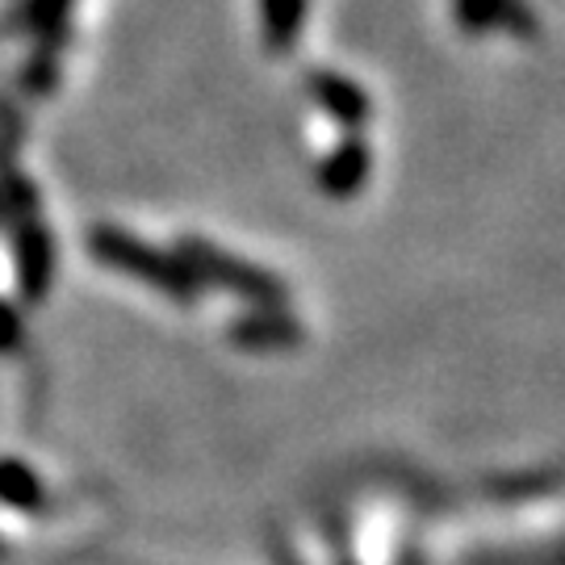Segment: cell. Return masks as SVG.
<instances>
[{"mask_svg": "<svg viewBox=\"0 0 565 565\" xmlns=\"http://www.w3.org/2000/svg\"><path fill=\"white\" fill-rule=\"evenodd\" d=\"M88 252L102 264H109V268L130 273V277H139V281H147V285H160V289L177 294V298H189V294H193V268H189V264L168 260L151 243L135 239V235H126L118 226H97V231H88Z\"/></svg>", "mask_w": 565, "mask_h": 565, "instance_id": "obj_1", "label": "cell"}, {"mask_svg": "<svg viewBox=\"0 0 565 565\" xmlns=\"http://www.w3.org/2000/svg\"><path fill=\"white\" fill-rule=\"evenodd\" d=\"M13 252H18V285L25 302H39L51 289V273H55V243L46 235V226L25 214L13 235Z\"/></svg>", "mask_w": 565, "mask_h": 565, "instance_id": "obj_2", "label": "cell"}, {"mask_svg": "<svg viewBox=\"0 0 565 565\" xmlns=\"http://www.w3.org/2000/svg\"><path fill=\"white\" fill-rule=\"evenodd\" d=\"M184 260H189V268H198V273H205V277H214V281H223V285H235L243 294H260V298L273 294V285L264 281V277H256L252 268H243L239 260H226L223 252H214V247L202 239L184 243Z\"/></svg>", "mask_w": 565, "mask_h": 565, "instance_id": "obj_3", "label": "cell"}, {"mask_svg": "<svg viewBox=\"0 0 565 565\" xmlns=\"http://www.w3.org/2000/svg\"><path fill=\"white\" fill-rule=\"evenodd\" d=\"M306 9H310V0H260L264 46L273 55H285V51L298 46L306 25Z\"/></svg>", "mask_w": 565, "mask_h": 565, "instance_id": "obj_4", "label": "cell"}, {"mask_svg": "<svg viewBox=\"0 0 565 565\" xmlns=\"http://www.w3.org/2000/svg\"><path fill=\"white\" fill-rule=\"evenodd\" d=\"M310 93L315 102L331 109L340 121H364L369 118V97L361 84H352L340 72H310Z\"/></svg>", "mask_w": 565, "mask_h": 565, "instance_id": "obj_5", "label": "cell"}, {"mask_svg": "<svg viewBox=\"0 0 565 565\" xmlns=\"http://www.w3.org/2000/svg\"><path fill=\"white\" fill-rule=\"evenodd\" d=\"M76 0H21L18 9L9 13L4 30L9 34H46L55 25H67V13H72Z\"/></svg>", "mask_w": 565, "mask_h": 565, "instance_id": "obj_6", "label": "cell"}, {"mask_svg": "<svg viewBox=\"0 0 565 565\" xmlns=\"http://www.w3.org/2000/svg\"><path fill=\"white\" fill-rule=\"evenodd\" d=\"M0 503L18 507V511H39L42 482L21 461H0Z\"/></svg>", "mask_w": 565, "mask_h": 565, "instance_id": "obj_7", "label": "cell"}, {"mask_svg": "<svg viewBox=\"0 0 565 565\" xmlns=\"http://www.w3.org/2000/svg\"><path fill=\"white\" fill-rule=\"evenodd\" d=\"M457 18H461L469 30H486V25L507 21L511 13H507V0H457Z\"/></svg>", "mask_w": 565, "mask_h": 565, "instance_id": "obj_8", "label": "cell"}, {"mask_svg": "<svg viewBox=\"0 0 565 565\" xmlns=\"http://www.w3.org/2000/svg\"><path fill=\"white\" fill-rule=\"evenodd\" d=\"M361 172H364V147H356V142H348V147H343L340 156H335V160L327 163L323 181H327V184H335V189H340V184L356 181Z\"/></svg>", "mask_w": 565, "mask_h": 565, "instance_id": "obj_9", "label": "cell"}, {"mask_svg": "<svg viewBox=\"0 0 565 565\" xmlns=\"http://www.w3.org/2000/svg\"><path fill=\"white\" fill-rule=\"evenodd\" d=\"M21 343V315L9 302H0V352Z\"/></svg>", "mask_w": 565, "mask_h": 565, "instance_id": "obj_10", "label": "cell"}]
</instances>
